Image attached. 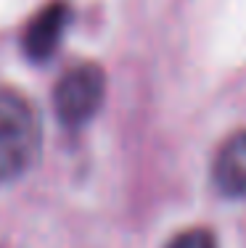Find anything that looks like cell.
<instances>
[{
    "instance_id": "6da1fadb",
    "label": "cell",
    "mask_w": 246,
    "mask_h": 248,
    "mask_svg": "<svg viewBox=\"0 0 246 248\" xmlns=\"http://www.w3.org/2000/svg\"><path fill=\"white\" fill-rule=\"evenodd\" d=\"M43 127L34 106L14 87L0 85V185L19 180L34 167Z\"/></svg>"
},
{
    "instance_id": "7a4b0ae2",
    "label": "cell",
    "mask_w": 246,
    "mask_h": 248,
    "mask_svg": "<svg viewBox=\"0 0 246 248\" xmlns=\"http://www.w3.org/2000/svg\"><path fill=\"white\" fill-rule=\"evenodd\" d=\"M106 98V72L98 63H77L58 79L53 90V111L61 127L80 129L98 114Z\"/></svg>"
},
{
    "instance_id": "3957f363",
    "label": "cell",
    "mask_w": 246,
    "mask_h": 248,
    "mask_svg": "<svg viewBox=\"0 0 246 248\" xmlns=\"http://www.w3.org/2000/svg\"><path fill=\"white\" fill-rule=\"evenodd\" d=\"M69 19H72V8L66 0H50L29 19L27 29L21 32V50L27 53L29 61L40 63L53 56L61 45Z\"/></svg>"
},
{
    "instance_id": "277c9868",
    "label": "cell",
    "mask_w": 246,
    "mask_h": 248,
    "mask_svg": "<svg viewBox=\"0 0 246 248\" xmlns=\"http://www.w3.org/2000/svg\"><path fill=\"white\" fill-rule=\"evenodd\" d=\"M214 185L228 198L246 196V129H238L220 145L212 167Z\"/></svg>"
},
{
    "instance_id": "5b68a950",
    "label": "cell",
    "mask_w": 246,
    "mask_h": 248,
    "mask_svg": "<svg viewBox=\"0 0 246 248\" xmlns=\"http://www.w3.org/2000/svg\"><path fill=\"white\" fill-rule=\"evenodd\" d=\"M167 248H217V240H214V235L209 230L193 227V230H185V232L175 235L167 243Z\"/></svg>"
}]
</instances>
